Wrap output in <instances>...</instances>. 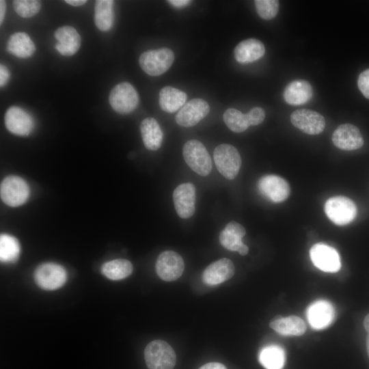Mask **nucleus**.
Segmentation results:
<instances>
[{"label": "nucleus", "instance_id": "f8f14e48", "mask_svg": "<svg viewBox=\"0 0 369 369\" xmlns=\"http://www.w3.org/2000/svg\"><path fill=\"white\" fill-rule=\"evenodd\" d=\"M258 186L264 196L275 203L286 200L290 193L287 181L277 175L270 174L261 177Z\"/></svg>", "mask_w": 369, "mask_h": 369}, {"label": "nucleus", "instance_id": "c756f323", "mask_svg": "<svg viewBox=\"0 0 369 369\" xmlns=\"http://www.w3.org/2000/svg\"><path fill=\"white\" fill-rule=\"evenodd\" d=\"M223 118L226 126L234 133H242L250 126L247 113H243L234 108L226 110Z\"/></svg>", "mask_w": 369, "mask_h": 369}, {"label": "nucleus", "instance_id": "4468645a", "mask_svg": "<svg viewBox=\"0 0 369 369\" xmlns=\"http://www.w3.org/2000/svg\"><path fill=\"white\" fill-rule=\"evenodd\" d=\"M335 314L332 303L323 299L313 302L306 310V316L310 325L317 330L330 325L334 320Z\"/></svg>", "mask_w": 369, "mask_h": 369}, {"label": "nucleus", "instance_id": "dca6fc26", "mask_svg": "<svg viewBox=\"0 0 369 369\" xmlns=\"http://www.w3.org/2000/svg\"><path fill=\"white\" fill-rule=\"evenodd\" d=\"M4 122L10 133L19 136H27L34 126L33 120L30 115L16 106L10 107L6 111Z\"/></svg>", "mask_w": 369, "mask_h": 369}, {"label": "nucleus", "instance_id": "c85d7f7f", "mask_svg": "<svg viewBox=\"0 0 369 369\" xmlns=\"http://www.w3.org/2000/svg\"><path fill=\"white\" fill-rule=\"evenodd\" d=\"M20 251L18 239L7 234L0 236V260L3 263H12L19 257Z\"/></svg>", "mask_w": 369, "mask_h": 369}, {"label": "nucleus", "instance_id": "9d476101", "mask_svg": "<svg viewBox=\"0 0 369 369\" xmlns=\"http://www.w3.org/2000/svg\"><path fill=\"white\" fill-rule=\"evenodd\" d=\"M310 256L314 266L323 271L335 273L340 269V256L329 245L320 243L314 245L310 250Z\"/></svg>", "mask_w": 369, "mask_h": 369}, {"label": "nucleus", "instance_id": "39448f33", "mask_svg": "<svg viewBox=\"0 0 369 369\" xmlns=\"http://www.w3.org/2000/svg\"><path fill=\"white\" fill-rule=\"evenodd\" d=\"M29 194L28 184L18 176H8L1 183V199L9 206L17 207L23 205L28 200Z\"/></svg>", "mask_w": 369, "mask_h": 369}, {"label": "nucleus", "instance_id": "2f4dec72", "mask_svg": "<svg viewBox=\"0 0 369 369\" xmlns=\"http://www.w3.org/2000/svg\"><path fill=\"white\" fill-rule=\"evenodd\" d=\"M256 10L260 17L271 20L276 16L279 11V1L277 0H256Z\"/></svg>", "mask_w": 369, "mask_h": 369}, {"label": "nucleus", "instance_id": "f03ea898", "mask_svg": "<svg viewBox=\"0 0 369 369\" xmlns=\"http://www.w3.org/2000/svg\"><path fill=\"white\" fill-rule=\"evenodd\" d=\"M182 154L189 167L202 176H208L212 170V161L204 144L198 140L187 141L182 149Z\"/></svg>", "mask_w": 369, "mask_h": 369}, {"label": "nucleus", "instance_id": "f704fd0d", "mask_svg": "<svg viewBox=\"0 0 369 369\" xmlns=\"http://www.w3.org/2000/svg\"><path fill=\"white\" fill-rule=\"evenodd\" d=\"M357 85L363 95L369 99V68L359 75Z\"/></svg>", "mask_w": 369, "mask_h": 369}, {"label": "nucleus", "instance_id": "a19ab883", "mask_svg": "<svg viewBox=\"0 0 369 369\" xmlns=\"http://www.w3.org/2000/svg\"><path fill=\"white\" fill-rule=\"evenodd\" d=\"M6 11V3L5 1H0V24L1 25L5 14Z\"/></svg>", "mask_w": 369, "mask_h": 369}, {"label": "nucleus", "instance_id": "4be33fe9", "mask_svg": "<svg viewBox=\"0 0 369 369\" xmlns=\"http://www.w3.org/2000/svg\"><path fill=\"white\" fill-rule=\"evenodd\" d=\"M140 132L145 147L150 150H157L161 146L163 133L160 125L153 118H146L140 124Z\"/></svg>", "mask_w": 369, "mask_h": 369}, {"label": "nucleus", "instance_id": "ea45409f", "mask_svg": "<svg viewBox=\"0 0 369 369\" xmlns=\"http://www.w3.org/2000/svg\"><path fill=\"white\" fill-rule=\"evenodd\" d=\"M169 3L176 8H182L189 5L191 1L189 0H169L167 1Z\"/></svg>", "mask_w": 369, "mask_h": 369}, {"label": "nucleus", "instance_id": "6e6552de", "mask_svg": "<svg viewBox=\"0 0 369 369\" xmlns=\"http://www.w3.org/2000/svg\"><path fill=\"white\" fill-rule=\"evenodd\" d=\"M109 103L114 111L120 114H128L134 111L139 101L134 87L128 82L116 85L111 91Z\"/></svg>", "mask_w": 369, "mask_h": 369}, {"label": "nucleus", "instance_id": "0eeeda50", "mask_svg": "<svg viewBox=\"0 0 369 369\" xmlns=\"http://www.w3.org/2000/svg\"><path fill=\"white\" fill-rule=\"evenodd\" d=\"M33 277L40 288L53 290L64 285L67 280V272L60 264L45 262L36 269Z\"/></svg>", "mask_w": 369, "mask_h": 369}, {"label": "nucleus", "instance_id": "f3484780", "mask_svg": "<svg viewBox=\"0 0 369 369\" xmlns=\"http://www.w3.org/2000/svg\"><path fill=\"white\" fill-rule=\"evenodd\" d=\"M332 141L343 150H354L362 147L364 139L359 128L351 124L340 125L332 134Z\"/></svg>", "mask_w": 369, "mask_h": 369}, {"label": "nucleus", "instance_id": "cd10ccee", "mask_svg": "<svg viewBox=\"0 0 369 369\" xmlns=\"http://www.w3.org/2000/svg\"><path fill=\"white\" fill-rule=\"evenodd\" d=\"M259 361L266 369H282L285 363L284 350L277 345L265 346L260 352Z\"/></svg>", "mask_w": 369, "mask_h": 369}, {"label": "nucleus", "instance_id": "e433bc0d", "mask_svg": "<svg viewBox=\"0 0 369 369\" xmlns=\"http://www.w3.org/2000/svg\"><path fill=\"white\" fill-rule=\"evenodd\" d=\"M10 72L7 67L3 64L0 65V86L3 87L9 81Z\"/></svg>", "mask_w": 369, "mask_h": 369}, {"label": "nucleus", "instance_id": "37998d69", "mask_svg": "<svg viewBox=\"0 0 369 369\" xmlns=\"http://www.w3.org/2000/svg\"><path fill=\"white\" fill-rule=\"evenodd\" d=\"M249 251V248L248 247L245 245L244 243L241 246L240 249H238V252L239 253L240 255L241 256H245L247 254Z\"/></svg>", "mask_w": 369, "mask_h": 369}, {"label": "nucleus", "instance_id": "f257e3e1", "mask_svg": "<svg viewBox=\"0 0 369 369\" xmlns=\"http://www.w3.org/2000/svg\"><path fill=\"white\" fill-rule=\"evenodd\" d=\"M144 358L148 369H173L176 362L175 351L161 340H154L146 346Z\"/></svg>", "mask_w": 369, "mask_h": 369}, {"label": "nucleus", "instance_id": "a878e982", "mask_svg": "<svg viewBox=\"0 0 369 369\" xmlns=\"http://www.w3.org/2000/svg\"><path fill=\"white\" fill-rule=\"evenodd\" d=\"M113 3L112 0H97L94 6V23L102 31L111 29L114 20Z\"/></svg>", "mask_w": 369, "mask_h": 369}, {"label": "nucleus", "instance_id": "393cba45", "mask_svg": "<svg viewBox=\"0 0 369 369\" xmlns=\"http://www.w3.org/2000/svg\"><path fill=\"white\" fill-rule=\"evenodd\" d=\"M187 98L185 92L172 86H165L159 92V105L163 111L174 113L184 106Z\"/></svg>", "mask_w": 369, "mask_h": 369}, {"label": "nucleus", "instance_id": "ddd939ff", "mask_svg": "<svg viewBox=\"0 0 369 369\" xmlns=\"http://www.w3.org/2000/svg\"><path fill=\"white\" fill-rule=\"evenodd\" d=\"M210 111L208 102L202 98H194L180 109L176 115V123L184 127H191L196 125Z\"/></svg>", "mask_w": 369, "mask_h": 369}, {"label": "nucleus", "instance_id": "4c0bfd02", "mask_svg": "<svg viewBox=\"0 0 369 369\" xmlns=\"http://www.w3.org/2000/svg\"><path fill=\"white\" fill-rule=\"evenodd\" d=\"M199 369H227L226 367L219 362H210L201 366Z\"/></svg>", "mask_w": 369, "mask_h": 369}, {"label": "nucleus", "instance_id": "2eb2a0df", "mask_svg": "<svg viewBox=\"0 0 369 369\" xmlns=\"http://www.w3.org/2000/svg\"><path fill=\"white\" fill-rule=\"evenodd\" d=\"M195 187L191 182L182 183L174 191L173 201L178 215L182 219L191 217L195 209Z\"/></svg>", "mask_w": 369, "mask_h": 369}, {"label": "nucleus", "instance_id": "b1692460", "mask_svg": "<svg viewBox=\"0 0 369 369\" xmlns=\"http://www.w3.org/2000/svg\"><path fill=\"white\" fill-rule=\"evenodd\" d=\"M7 51L17 57L27 58L34 53L36 46L26 33L18 31L12 34L9 38Z\"/></svg>", "mask_w": 369, "mask_h": 369}, {"label": "nucleus", "instance_id": "72a5a7b5", "mask_svg": "<svg viewBox=\"0 0 369 369\" xmlns=\"http://www.w3.org/2000/svg\"><path fill=\"white\" fill-rule=\"evenodd\" d=\"M247 118L250 126H256L261 124L265 118L264 110L259 107L252 108L247 113Z\"/></svg>", "mask_w": 369, "mask_h": 369}, {"label": "nucleus", "instance_id": "423d86ee", "mask_svg": "<svg viewBox=\"0 0 369 369\" xmlns=\"http://www.w3.org/2000/svg\"><path fill=\"white\" fill-rule=\"evenodd\" d=\"M325 212L333 223L344 226L354 220L357 214V208L351 199L339 195L327 200L325 204Z\"/></svg>", "mask_w": 369, "mask_h": 369}, {"label": "nucleus", "instance_id": "6ab92c4d", "mask_svg": "<svg viewBox=\"0 0 369 369\" xmlns=\"http://www.w3.org/2000/svg\"><path fill=\"white\" fill-rule=\"evenodd\" d=\"M57 43L56 50L64 56L74 55L80 48L81 37L77 31L71 26L59 27L54 33Z\"/></svg>", "mask_w": 369, "mask_h": 369}, {"label": "nucleus", "instance_id": "1a4fd4ad", "mask_svg": "<svg viewBox=\"0 0 369 369\" xmlns=\"http://www.w3.org/2000/svg\"><path fill=\"white\" fill-rule=\"evenodd\" d=\"M155 269L162 280L172 282L178 279L183 273L184 260L176 251H164L159 254L156 260Z\"/></svg>", "mask_w": 369, "mask_h": 369}, {"label": "nucleus", "instance_id": "7ed1b4c3", "mask_svg": "<svg viewBox=\"0 0 369 369\" xmlns=\"http://www.w3.org/2000/svg\"><path fill=\"white\" fill-rule=\"evenodd\" d=\"M174 60V52L164 47L144 52L139 57V62L146 74L156 77L167 71Z\"/></svg>", "mask_w": 369, "mask_h": 369}, {"label": "nucleus", "instance_id": "5701e85b", "mask_svg": "<svg viewBox=\"0 0 369 369\" xmlns=\"http://www.w3.org/2000/svg\"><path fill=\"white\" fill-rule=\"evenodd\" d=\"M269 327L282 336H299L306 331L304 320L297 316L273 319L271 321Z\"/></svg>", "mask_w": 369, "mask_h": 369}, {"label": "nucleus", "instance_id": "7c9ffc66", "mask_svg": "<svg viewBox=\"0 0 369 369\" xmlns=\"http://www.w3.org/2000/svg\"><path fill=\"white\" fill-rule=\"evenodd\" d=\"M15 12L23 18H30L37 14L41 3L37 0H15L13 1Z\"/></svg>", "mask_w": 369, "mask_h": 369}, {"label": "nucleus", "instance_id": "412c9836", "mask_svg": "<svg viewBox=\"0 0 369 369\" xmlns=\"http://www.w3.org/2000/svg\"><path fill=\"white\" fill-rule=\"evenodd\" d=\"M265 53L263 43L254 38L241 41L234 50L236 60L241 64H248L261 58Z\"/></svg>", "mask_w": 369, "mask_h": 369}, {"label": "nucleus", "instance_id": "58836bf2", "mask_svg": "<svg viewBox=\"0 0 369 369\" xmlns=\"http://www.w3.org/2000/svg\"><path fill=\"white\" fill-rule=\"evenodd\" d=\"M364 327L367 331L366 336V351L369 357V314L366 315L364 320Z\"/></svg>", "mask_w": 369, "mask_h": 369}, {"label": "nucleus", "instance_id": "9b49d317", "mask_svg": "<svg viewBox=\"0 0 369 369\" xmlns=\"http://www.w3.org/2000/svg\"><path fill=\"white\" fill-rule=\"evenodd\" d=\"M290 119L294 126L308 135H318L323 131L325 126L324 117L318 112L308 109L295 110Z\"/></svg>", "mask_w": 369, "mask_h": 369}, {"label": "nucleus", "instance_id": "a211bd4d", "mask_svg": "<svg viewBox=\"0 0 369 369\" xmlns=\"http://www.w3.org/2000/svg\"><path fill=\"white\" fill-rule=\"evenodd\" d=\"M235 268L231 260L223 258L208 265L202 273L203 282L215 286L230 279L234 274Z\"/></svg>", "mask_w": 369, "mask_h": 369}, {"label": "nucleus", "instance_id": "20e7f679", "mask_svg": "<svg viewBox=\"0 0 369 369\" xmlns=\"http://www.w3.org/2000/svg\"><path fill=\"white\" fill-rule=\"evenodd\" d=\"M213 158L217 170L223 177L228 180L236 178L241 166V158L234 146L219 145L215 148Z\"/></svg>", "mask_w": 369, "mask_h": 369}, {"label": "nucleus", "instance_id": "bb28decb", "mask_svg": "<svg viewBox=\"0 0 369 369\" xmlns=\"http://www.w3.org/2000/svg\"><path fill=\"white\" fill-rule=\"evenodd\" d=\"M133 270L131 262L126 259H115L104 263L101 273L111 280H120L129 276Z\"/></svg>", "mask_w": 369, "mask_h": 369}, {"label": "nucleus", "instance_id": "c9c22d12", "mask_svg": "<svg viewBox=\"0 0 369 369\" xmlns=\"http://www.w3.org/2000/svg\"><path fill=\"white\" fill-rule=\"evenodd\" d=\"M224 230L242 238L246 234L245 228L240 223L232 221L225 227Z\"/></svg>", "mask_w": 369, "mask_h": 369}, {"label": "nucleus", "instance_id": "aec40b11", "mask_svg": "<svg viewBox=\"0 0 369 369\" xmlns=\"http://www.w3.org/2000/svg\"><path fill=\"white\" fill-rule=\"evenodd\" d=\"M312 95L311 84L303 79H297L289 83L283 93L284 100L290 105H303L312 98Z\"/></svg>", "mask_w": 369, "mask_h": 369}, {"label": "nucleus", "instance_id": "473e14b6", "mask_svg": "<svg viewBox=\"0 0 369 369\" xmlns=\"http://www.w3.org/2000/svg\"><path fill=\"white\" fill-rule=\"evenodd\" d=\"M219 238L221 245L223 247L232 251H238L243 244L242 238L224 229L221 231Z\"/></svg>", "mask_w": 369, "mask_h": 369}, {"label": "nucleus", "instance_id": "79ce46f5", "mask_svg": "<svg viewBox=\"0 0 369 369\" xmlns=\"http://www.w3.org/2000/svg\"><path fill=\"white\" fill-rule=\"evenodd\" d=\"M65 2L69 5L77 7V6H80L85 4L87 2V1L86 0H66Z\"/></svg>", "mask_w": 369, "mask_h": 369}]
</instances>
